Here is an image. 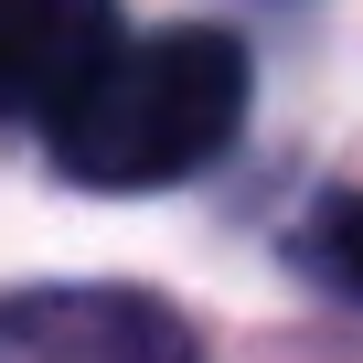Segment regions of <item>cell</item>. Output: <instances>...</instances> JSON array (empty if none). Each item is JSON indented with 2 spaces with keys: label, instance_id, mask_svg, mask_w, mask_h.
Instances as JSON below:
<instances>
[{
  "label": "cell",
  "instance_id": "cell-3",
  "mask_svg": "<svg viewBox=\"0 0 363 363\" xmlns=\"http://www.w3.org/2000/svg\"><path fill=\"white\" fill-rule=\"evenodd\" d=\"M107 54H118L107 0H0V128L54 118Z\"/></svg>",
  "mask_w": 363,
  "mask_h": 363
},
{
  "label": "cell",
  "instance_id": "cell-1",
  "mask_svg": "<svg viewBox=\"0 0 363 363\" xmlns=\"http://www.w3.org/2000/svg\"><path fill=\"white\" fill-rule=\"evenodd\" d=\"M246 118V43L235 33H150L118 43L54 118V171L86 193H160V182L203 171Z\"/></svg>",
  "mask_w": 363,
  "mask_h": 363
},
{
  "label": "cell",
  "instance_id": "cell-2",
  "mask_svg": "<svg viewBox=\"0 0 363 363\" xmlns=\"http://www.w3.org/2000/svg\"><path fill=\"white\" fill-rule=\"evenodd\" d=\"M0 363H203V352L139 289H22L0 299Z\"/></svg>",
  "mask_w": 363,
  "mask_h": 363
},
{
  "label": "cell",
  "instance_id": "cell-4",
  "mask_svg": "<svg viewBox=\"0 0 363 363\" xmlns=\"http://www.w3.org/2000/svg\"><path fill=\"white\" fill-rule=\"evenodd\" d=\"M299 267H310L331 299H363V193H331V203L299 225Z\"/></svg>",
  "mask_w": 363,
  "mask_h": 363
}]
</instances>
